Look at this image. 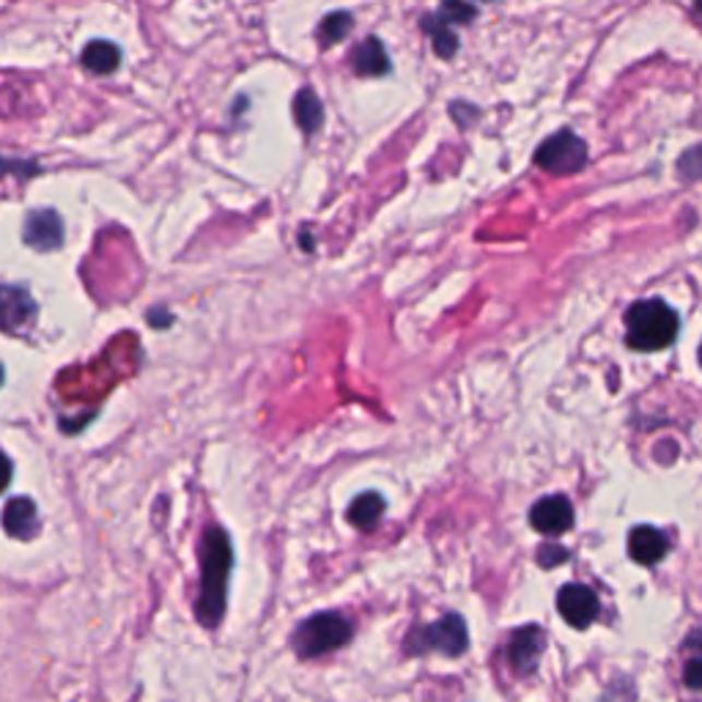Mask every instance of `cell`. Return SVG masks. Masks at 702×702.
I'll list each match as a JSON object with an SVG mask.
<instances>
[{"label": "cell", "mask_w": 702, "mask_h": 702, "mask_svg": "<svg viewBox=\"0 0 702 702\" xmlns=\"http://www.w3.org/2000/svg\"><path fill=\"white\" fill-rule=\"evenodd\" d=\"M475 7L464 3V0H444L442 9H439V17L448 25H466L469 20H475Z\"/></svg>", "instance_id": "obj_19"}, {"label": "cell", "mask_w": 702, "mask_h": 702, "mask_svg": "<svg viewBox=\"0 0 702 702\" xmlns=\"http://www.w3.org/2000/svg\"><path fill=\"white\" fill-rule=\"evenodd\" d=\"M121 63V50L112 41H91L83 50V67L94 74L116 72Z\"/></svg>", "instance_id": "obj_15"}, {"label": "cell", "mask_w": 702, "mask_h": 702, "mask_svg": "<svg viewBox=\"0 0 702 702\" xmlns=\"http://www.w3.org/2000/svg\"><path fill=\"white\" fill-rule=\"evenodd\" d=\"M466 645H469V636H466V626L459 615H444L437 623L415 629L404 642L406 653H412V656L426 651H439L444 656H461L466 651Z\"/></svg>", "instance_id": "obj_4"}, {"label": "cell", "mask_w": 702, "mask_h": 702, "mask_svg": "<svg viewBox=\"0 0 702 702\" xmlns=\"http://www.w3.org/2000/svg\"><path fill=\"white\" fill-rule=\"evenodd\" d=\"M3 530L12 538H34V533L39 530V519H36V505L28 497H17V500L9 502L7 511H3Z\"/></svg>", "instance_id": "obj_12"}, {"label": "cell", "mask_w": 702, "mask_h": 702, "mask_svg": "<svg viewBox=\"0 0 702 702\" xmlns=\"http://www.w3.org/2000/svg\"><path fill=\"white\" fill-rule=\"evenodd\" d=\"M23 239L25 245H31L34 250H41V253L58 250L63 245V219L52 209H36V212H31L25 217Z\"/></svg>", "instance_id": "obj_8"}, {"label": "cell", "mask_w": 702, "mask_h": 702, "mask_svg": "<svg viewBox=\"0 0 702 702\" xmlns=\"http://www.w3.org/2000/svg\"><path fill=\"white\" fill-rule=\"evenodd\" d=\"M557 609L562 620L573 629H587L598 618V598L591 587L584 584H568L557 596Z\"/></svg>", "instance_id": "obj_7"}, {"label": "cell", "mask_w": 702, "mask_h": 702, "mask_svg": "<svg viewBox=\"0 0 702 702\" xmlns=\"http://www.w3.org/2000/svg\"><path fill=\"white\" fill-rule=\"evenodd\" d=\"M669 551L667 535L656 527H636L629 535V555L631 560H636L640 566H656L658 560H664V555Z\"/></svg>", "instance_id": "obj_10"}, {"label": "cell", "mask_w": 702, "mask_h": 702, "mask_svg": "<svg viewBox=\"0 0 702 702\" xmlns=\"http://www.w3.org/2000/svg\"><path fill=\"white\" fill-rule=\"evenodd\" d=\"M678 170L686 176V179H702V146L691 148V152L678 163Z\"/></svg>", "instance_id": "obj_20"}, {"label": "cell", "mask_w": 702, "mask_h": 702, "mask_svg": "<svg viewBox=\"0 0 702 702\" xmlns=\"http://www.w3.org/2000/svg\"><path fill=\"white\" fill-rule=\"evenodd\" d=\"M535 163L555 176L576 174L587 163V146L571 130H562L546 143H540V148L535 152Z\"/></svg>", "instance_id": "obj_5"}, {"label": "cell", "mask_w": 702, "mask_h": 702, "mask_svg": "<svg viewBox=\"0 0 702 702\" xmlns=\"http://www.w3.org/2000/svg\"><path fill=\"white\" fill-rule=\"evenodd\" d=\"M9 484H12V461L0 453V495L9 489Z\"/></svg>", "instance_id": "obj_23"}, {"label": "cell", "mask_w": 702, "mask_h": 702, "mask_svg": "<svg viewBox=\"0 0 702 702\" xmlns=\"http://www.w3.org/2000/svg\"><path fill=\"white\" fill-rule=\"evenodd\" d=\"M0 384H3V366H0Z\"/></svg>", "instance_id": "obj_24"}, {"label": "cell", "mask_w": 702, "mask_h": 702, "mask_svg": "<svg viewBox=\"0 0 702 702\" xmlns=\"http://www.w3.org/2000/svg\"><path fill=\"white\" fill-rule=\"evenodd\" d=\"M294 119L302 127L305 135H313L324 124V107H321V99L310 88H302L294 96Z\"/></svg>", "instance_id": "obj_14"}, {"label": "cell", "mask_w": 702, "mask_h": 702, "mask_svg": "<svg viewBox=\"0 0 702 702\" xmlns=\"http://www.w3.org/2000/svg\"><path fill=\"white\" fill-rule=\"evenodd\" d=\"M352 63H355V72L362 74V78H379V74L390 72V58L377 36H368V39L357 47L355 56H352Z\"/></svg>", "instance_id": "obj_13"}, {"label": "cell", "mask_w": 702, "mask_h": 702, "mask_svg": "<svg viewBox=\"0 0 702 702\" xmlns=\"http://www.w3.org/2000/svg\"><path fill=\"white\" fill-rule=\"evenodd\" d=\"M530 522L538 533L544 535H560L573 524V508L566 497H546V500L535 502L530 511Z\"/></svg>", "instance_id": "obj_9"}, {"label": "cell", "mask_w": 702, "mask_h": 702, "mask_svg": "<svg viewBox=\"0 0 702 702\" xmlns=\"http://www.w3.org/2000/svg\"><path fill=\"white\" fill-rule=\"evenodd\" d=\"M36 319V302L23 286H0V330L20 332L28 330Z\"/></svg>", "instance_id": "obj_6"}, {"label": "cell", "mask_w": 702, "mask_h": 702, "mask_svg": "<svg viewBox=\"0 0 702 702\" xmlns=\"http://www.w3.org/2000/svg\"><path fill=\"white\" fill-rule=\"evenodd\" d=\"M626 326H629V346L640 352H658L678 337L680 324L678 313L667 302L645 299L626 313Z\"/></svg>", "instance_id": "obj_2"}, {"label": "cell", "mask_w": 702, "mask_h": 702, "mask_svg": "<svg viewBox=\"0 0 702 702\" xmlns=\"http://www.w3.org/2000/svg\"><path fill=\"white\" fill-rule=\"evenodd\" d=\"M352 25H355V17H352L348 12L326 14L319 25V41L324 47L337 45V41H343L348 34H352Z\"/></svg>", "instance_id": "obj_17"}, {"label": "cell", "mask_w": 702, "mask_h": 702, "mask_svg": "<svg viewBox=\"0 0 702 702\" xmlns=\"http://www.w3.org/2000/svg\"><path fill=\"white\" fill-rule=\"evenodd\" d=\"M540 653H544V631L538 626H527V629L516 631L511 640V664L516 673H533L538 664Z\"/></svg>", "instance_id": "obj_11"}, {"label": "cell", "mask_w": 702, "mask_h": 702, "mask_svg": "<svg viewBox=\"0 0 702 702\" xmlns=\"http://www.w3.org/2000/svg\"><path fill=\"white\" fill-rule=\"evenodd\" d=\"M423 28L431 34L433 39V50H437L439 58H453L455 50H459V39L450 31V25L444 23L442 17H426L423 20Z\"/></svg>", "instance_id": "obj_18"}, {"label": "cell", "mask_w": 702, "mask_h": 702, "mask_svg": "<svg viewBox=\"0 0 702 702\" xmlns=\"http://www.w3.org/2000/svg\"><path fill=\"white\" fill-rule=\"evenodd\" d=\"M348 640H352V623L337 612H321L297 626L291 645L302 658H316L337 651Z\"/></svg>", "instance_id": "obj_3"}, {"label": "cell", "mask_w": 702, "mask_h": 702, "mask_svg": "<svg viewBox=\"0 0 702 702\" xmlns=\"http://www.w3.org/2000/svg\"><path fill=\"white\" fill-rule=\"evenodd\" d=\"M700 362H702V348H700Z\"/></svg>", "instance_id": "obj_25"}, {"label": "cell", "mask_w": 702, "mask_h": 702, "mask_svg": "<svg viewBox=\"0 0 702 702\" xmlns=\"http://www.w3.org/2000/svg\"><path fill=\"white\" fill-rule=\"evenodd\" d=\"M384 513V500L377 495V491H368V495L357 497L348 508V522L355 524L357 530H371L377 527L379 519Z\"/></svg>", "instance_id": "obj_16"}, {"label": "cell", "mask_w": 702, "mask_h": 702, "mask_svg": "<svg viewBox=\"0 0 702 702\" xmlns=\"http://www.w3.org/2000/svg\"><path fill=\"white\" fill-rule=\"evenodd\" d=\"M683 680H686V686H691V689H702V647H697L694 656L686 662Z\"/></svg>", "instance_id": "obj_21"}, {"label": "cell", "mask_w": 702, "mask_h": 702, "mask_svg": "<svg viewBox=\"0 0 702 702\" xmlns=\"http://www.w3.org/2000/svg\"><path fill=\"white\" fill-rule=\"evenodd\" d=\"M234 568V551L223 527H209L201 538V593L195 615L206 629L223 620L228 604V573Z\"/></svg>", "instance_id": "obj_1"}, {"label": "cell", "mask_w": 702, "mask_h": 702, "mask_svg": "<svg viewBox=\"0 0 702 702\" xmlns=\"http://www.w3.org/2000/svg\"><path fill=\"white\" fill-rule=\"evenodd\" d=\"M538 557L544 566H560L562 560H568V551L560 549V546H544Z\"/></svg>", "instance_id": "obj_22"}]
</instances>
